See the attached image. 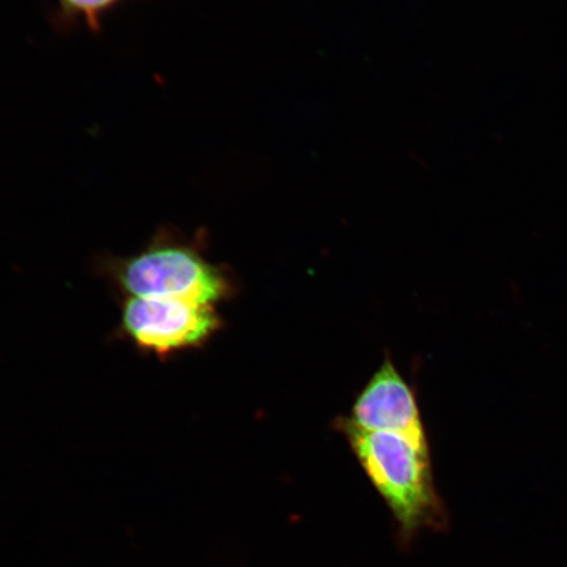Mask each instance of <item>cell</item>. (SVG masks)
Listing matches in <instances>:
<instances>
[{
  "label": "cell",
  "instance_id": "obj_1",
  "mask_svg": "<svg viewBox=\"0 0 567 567\" xmlns=\"http://www.w3.org/2000/svg\"><path fill=\"white\" fill-rule=\"evenodd\" d=\"M344 431L368 478L386 503L403 542L445 526L446 515L432 480L430 450L400 435L361 430L349 422Z\"/></svg>",
  "mask_w": 567,
  "mask_h": 567
},
{
  "label": "cell",
  "instance_id": "obj_2",
  "mask_svg": "<svg viewBox=\"0 0 567 567\" xmlns=\"http://www.w3.org/2000/svg\"><path fill=\"white\" fill-rule=\"evenodd\" d=\"M111 274L130 297L215 305L230 292L229 281L200 251L161 231L145 250L118 260Z\"/></svg>",
  "mask_w": 567,
  "mask_h": 567
},
{
  "label": "cell",
  "instance_id": "obj_4",
  "mask_svg": "<svg viewBox=\"0 0 567 567\" xmlns=\"http://www.w3.org/2000/svg\"><path fill=\"white\" fill-rule=\"evenodd\" d=\"M349 423L354 427L400 435L429 450L413 390L386 360L358 396Z\"/></svg>",
  "mask_w": 567,
  "mask_h": 567
},
{
  "label": "cell",
  "instance_id": "obj_5",
  "mask_svg": "<svg viewBox=\"0 0 567 567\" xmlns=\"http://www.w3.org/2000/svg\"><path fill=\"white\" fill-rule=\"evenodd\" d=\"M122 0H59L61 10L70 18H81L97 31L105 12H109Z\"/></svg>",
  "mask_w": 567,
  "mask_h": 567
},
{
  "label": "cell",
  "instance_id": "obj_3",
  "mask_svg": "<svg viewBox=\"0 0 567 567\" xmlns=\"http://www.w3.org/2000/svg\"><path fill=\"white\" fill-rule=\"evenodd\" d=\"M219 324L212 305L144 297L127 296L120 317L124 336L140 350L158 357L197 349Z\"/></svg>",
  "mask_w": 567,
  "mask_h": 567
}]
</instances>
